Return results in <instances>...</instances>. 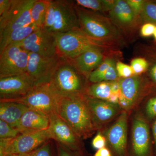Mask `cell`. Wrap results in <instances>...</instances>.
<instances>
[{
  "label": "cell",
  "instance_id": "cell-5",
  "mask_svg": "<svg viewBox=\"0 0 156 156\" xmlns=\"http://www.w3.org/2000/svg\"><path fill=\"white\" fill-rule=\"evenodd\" d=\"M79 73L70 60L62 56L49 83L61 98L83 95V85Z\"/></svg>",
  "mask_w": 156,
  "mask_h": 156
},
{
  "label": "cell",
  "instance_id": "cell-28",
  "mask_svg": "<svg viewBox=\"0 0 156 156\" xmlns=\"http://www.w3.org/2000/svg\"><path fill=\"white\" fill-rule=\"evenodd\" d=\"M20 134L17 129L12 128L8 123L0 120V139H12Z\"/></svg>",
  "mask_w": 156,
  "mask_h": 156
},
{
  "label": "cell",
  "instance_id": "cell-27",
  "mask_svg": "<svg viewBox=\"0 0 156 156\" xmlns=\"http://www.w3.org/2000/svg\"><path fill=\"white\" fill-rule=\"evenodd\" d=\"M114 62H115L112 58L105 59L99 66L89 75L88 79L89 82L93 83H97L99 78L106 72L110 66Z\"/></svg>",
  "mask_w": 156,
  "mask_h": 156
},
{
  "label": "cell",
  "instance_id": "cell-19",
  "mask_svg": "<svg viewBox=\"0 0 156 156\" xmlns=\"http://www.w3.org/2000/svg\"><path fill=\"white\" fill-rule=\"evenodd\" d=\"M85 94L117 104L119 103L120 96L119 83L116 81L94 83L87 88Z\"/></svg>",
  "mask_w": 156,
  "mask_h": 156
},
{
  "label": "cell",
  "instance_id": "cell-36",
  "mask_svg": "<svg viewBox=\"0 0 156 156\" xmlns=\"http://www.w3.org/2000/svg\"><path fill=\"white\" fill-rule=\"evenodd\" d=\"M57 156H76V151L69 149L58 143L56 144Z\"/></svg>",
  "mask_w": 156,
  "mask_h": 156
},
{
  "label": "cell",
  "instance_id": "cell-41",
  "mask_svg": "<svg viewBox=\"0 0 156 156\" xmlns=\"http://www.w3.org/2000/svg\"><path fill=\"white\" fill-rule=\"evenodd\" d=\"M152 130L156 148V120L154 123L153 125Z\"/></svg>",
  "mask_w": 156,
  "mask_h": 156
},
{
  "label": "cell",
  "instance_id": "cell-12",
  "mask_svg": "<svg viewBox=\"0 0 156 156\" xmlns=\"http://www.w3.org/2000/svg\"><path fill=\"white\" fill-rule=\"evenodd\" d=\"M35 86V82L27 73L0 78V101L22 97Z\"/></svg>",
  "mask_w": 156,
  "mask_h": 156
},
{
  "label": "cell",
  "instance_id": "cell-25",
  "mask_svg": "<svg viewBox=\"0 0 156 156\" xmlns=\"http://www.w3.org/2000/svg\"><path fill=\"white\" fill-rule=\"evenodd\" d=\"M76 5L94 12L109 11L105 0H77Z\"/></svg>",
  "mask_w": 156,
  "mask_h": 156
},
{
  "label": "cell",
  "instance_id": "cell-39",
  "mask_svg": "<svg viewBox=\"0 0 156 156\" xmlns=\"http://www.w3.org/2000/svg\"><path fill=\"white\" fill-rule=\"evenodd\" d=\"M150 74L152 79L156 83V63L151 69Z\"/></svg>",
  "mask_w": 156,
  "mask_h": 156
},
{
  "label": "cell",
  "instance_id": "cell-7",
  "mask_svg": "<svg viewBox=\"0 0 156 156\" xmlns=\"http://www.w3.org/2000/svg\"><path fill=\"white\" fill-rule=\"evenodd\" d=\"M50 140L51 137L48 129L20 134L12 139H0V156L32 152Z\"/></svg>",
  "mask_w": 156,
  "mask_h": 156
},
{
  "label": "cell",
  "instance_id": "cell-22",
  "mask_svg": "<svg viewBox=\"0 0 156 156\" xmlns=\"http://www.w3.org/2000/svg\"><path fill=\"white\" fill-rule=\"evenodd\" d=\"M29 108L23 104L10 101H0V120L16 128L23 115Z\"/></svg>",
  "mask_w": 156,
  "mask_h": 156
},
{
  "label": "cell",
  "instance_id": "cell-40",
  "mask_svg": "<svg viewBox=\"0 0 156 156\" xmlns=\"http://www.w3.org/2000/svg\"><path fill=\"white\" fill-rule=\"evenodd\" d=\"M35 151L29 153L11 154L5 156H34Z\"/></svg>",
  "mask_w": 156,
  "mask_h": 156
},
{
  "label": "cell",
  "instance_id": "cell-26",
  "mask_svg": "<svg viewBox=\"0 0 156 156\" xmlns=\"http://www.w3.org/2000/svg\"><path fill=\"white\" fill-rule=\"evenodd\" d=\"M144 21L156 25V4L145 1L140 14Z\"/></svg>",
  "mask_w": 156,
  "mask_h": 156
},
{
  "label": "cell",
  "instance_id": "cell-13",
  "mask_svg": "<svg viewBox=\"0 0 156 156\" xmlns=\"http://www.w3.org/2000/svg\"><path fill=\"white\" fill-rule=\"evenodd\" d=\"M49 117L48 130L51 139L70 150L77 151L80 149L79 137L72 128L57 114H53Z\"/></svg>",
  "mask_w": 156,
  "mask_h": 156
},
{
  "label": "cell",
  "instance_id": "cell-16",
  "mask_svg": "<svg viewBox=\"0 0 156 156\" xmlns=\"http://www.w3.org/2000/svg\"><path fill=\"white\" fill-rule=\"evenodd\" d=\"M132 146L135 156H147L150 148V133L147 123L142 118L134 119L132 128Z\"/></svg>",
  "mask_w": 156,
  "mask_h": 156
},
{
  "label": "cell",
  "instance_id": "cell-24",
  "mask_svg": "<svg viewBox=\"0 0 156 156\" xmlns=\"http://www.w3.org/2000/svg\"><path fill=\"white\" fill-rule=\"evenodd\" d=\"M49 0H35L30 11L32 22L39 27H43Z\"/></svg>",
  "mask_w": 156,
  "mask_h": 156
},
{
  "label": "cell",
  "instance_id": "cell-9",
  "mask_svg": "<svg viewBox=\"0 0 156 156\" xmlns=\"http://www.w3.org/2000/svg\"><path fill=\"white\" fill-rule=\"evenodd\" d=\"M29 53L18 43L8 46L0 53V78L27 73Z\"/></svg>",
  "mask_w": 156,
  "mask_h": 156
},
{
  "label": "cell",
  "instance_id": "cell-35",
  "mask_svg": "<svg viewBox=\"0 0 156 156\" xmlns=\"http://www.w3.org/2000/svg\"><path fill=\"white\" fill-rule=\"evenodd\" d=\"M146 112L150 118L156 116V97L152 98L148 101L146 106Z\"/></svg>",
  "mask_w": 156,
  "mask_h": 156
},
{
  "label": "cell",
  "instance_id": "cell-34",
  "mask_svg": "<svg viewBox=\"0 0 156 156\" xmlns=\"http://www.w3.org/2000/svg\"><path fill=\"white\" fill-rule=\"evenodd\" d=\"M105 145L106 140L105 137L100 133H98L92 140V146L98 150L105 147Z\"/></svg>",
  "mask_w": 156,
  "mask_h": 156
},
{
  "label": "cell",
  "instance_id": "cell-31",
  "mask_svg": "<svg viewBox=\"0 0 156 156\" xmlns=\"http://www.w3.org/2000/svg\"><path fill=\"white\" fill-rule=\"evenodd\" d=\"M118 76L122 78H127L134 76L133 70L130 66L121 62H118L116 64Z\"/></svg>",
  "mask_w": 156,
  "mask_h": 156
},
{
  "label": "cell",
  "instance_id": "cell-21",
  "mask_svg": "<svg viewBox=\"0 0 156 156\" xmlns=\"http://www.w3.org/2000/svg\"><path fill=\"white\" fill-rule=\"evenodd\" d=\"M103 50L94 49L88 50L73 59H69L79 72L87 75V77L97 68L104 59Z\"/></svg>",
  "mask_w": 156,
  "mask_h": 156
},
{
  "label": "cell",
  "instance_id": "cell-33",
  "mask_svg": "<svg viewBox=\"0 0 156 156\" xmlns=\"http://www.w3.org/2000/svg\"><path fill=\"white\" fill-rule=\"evenodd\" d=\"M156 25L147 23L144 24L140 29V34L143 37H149L153 36L154 32Z\"/></svg>",
  "mask_w": 156,
  "mask_h": 156
},
{
  "label": "cell",
  "instance_id": "cell-3",
  "mask_svg": "<svg viewBox=\"0 0 156 156\" xmlns=\"http://www.w3.org/2000/svg\"><path fill=\"white\" fill-rule=\"evenodd\" d=\"M43 27L53 34L63 33L80 29L73 3L66 0H49Z\"/></svg>",
  "mask_w": 156,
  "mask_h": 156
},
{
  "label": "cell",
  "instance_id": "cell-20",
  "mask_svg": "<svg viewBox=\"0 0 156 156\" xmlns=\"http://www.w3.org/2000/svg\"><path fill=\"white\" fill-rule=\"evenodd\" d=\"M109 14L113 23L122 28H129L133 26L137 19V15L126 1L123 0H115Z\"/></svg>",
  "mask_w": 156,
  "mask_h": 156
},
{
  "label": "cell",
  "instance_id": "cell-30",
  "mask_svg": "<svg viewBox=\"0 0 156 156\" xmlns=\"http://www.w3.org/2000/svg\"><path fill=\"white\" fill-rule=\"evenodd\" d=\"M130 66L134 76H137L144 73L147 69L148 63L145 58H136L132 60Z\"/></svg>",
  "mask_w": 156,
  "mask_h": 156
},
{
  "label": "cell",
  "instance_id": "cell-11",
  "mask_svg": "<svg viewBox=\"0 0 156 156\" xmlns=\"http://www.w3.org/2000/svg\"><path fill=\"white\" fill-rule=\"evenodd\" d=\"M62 58L60 55L45 57L29 53L27 73L35 81L36 86L49 83Z\"/></svg>",
  "mask_w": 156,
  "mask_h": 156
},
{
  "label": "cell",
  "instance_id": "cell-1",
  "mask_svg": "<svg viewBox=\"0 0 156 156\" xmlns=\"http://www.w3.org/2000/svg\"><path fill=\"white\" fill-rule=\"evenodd\" d=\"M83 95L61 98L56 114L80 138H85L92 135L95 126Z\"/></svg>",
  "mask_w": 156,
  "mask_h": 156
},
{
  "label": "cell",
  "instance_id": "cell-18",
  "mask_svg": "<svg viewBox=\"0 0 156 156\" xmlns=\"http://www.w3.org/2000/svg\"><path fill=\"white\" fill-rule=\"evenodd\" d=\"M120 87L119 104L126 110L133 106L141 89V78L133 76L127 78H122L119 81Z\"/></svg>",
  "mask_w": 156,
  "mask_h": 156
},
{
  "label": "cell",
  "instance_id": "cell-8",
  "mask_svg": "<svg viewBox=\"0 0 156 156\" xmlns=\"http://www.w3.org/2000/svg\"><path fill=\"white\" fill-rule=\"evenodd\" d=\"M35 0H12L9 9L0 16V38L10 32L32 24L31 9Z\"/></svg>",
  "mask_w": 156,
  "mask_h": 156
},
{
  "label": "cell",
  "instance_id": "cell-15",
  "mask_svg": "<svg viewBox=\"0 0 156 156\" xmlns=\"http://www.w3.org/2000/svg\"><path fill=\"white\" fill-rule=\"evenodd\" d=\"M49 126V116L29 108L23 115L17 129L21 134H25L47 130Z\"/></svg>",
  "mask_w": 156,
  "mask_h": 156
},
{
  "label": "cell",
  "instance_id": "cell-32",
  "mask_svg": "<svg viewBox=\"0 0 156 156\" xmlns=\"http://www.w3.org/2000/svg\"><path fill=\"white\" fill-rule=\"evenodd\" d=\"M126 2L131 7L136 15H140L142 12L145 1L143 0H126Z\"/></svg>",
  "mask_w": 156,
  "mask_h": 156
},
{
  "label": "cell",
  "instance_id": "cell-10",
  "mask_svg": "<svg viewBox=\"0 0 156 156\" xmlns=\"http://www.w3.org/2000/svg\"><path fill=\"white\" fill-rule=\"evenodd\" d=\"M18 43L29 53L45 57L60 55L55 36L43 27H39L23 41Z\"/></svg>",
  "mask_w": 156,
  "mask_h": 156
},
{
  "label": "cell",
  "instance_id": "cell-23",
  "mask_svg": "<svg viewBox=\"0 0 156 156\" xmlns=\"http://www.w3.org/2000/svg\"><path fill=\"white\" fill-rule=\"evenodd\" d=\"M39 28L32 23L10 32L5 36L0 38V53L9 45L23 41Z\"/></svg>",
  "mask_w": 156,
  "mask_h": 156
},
{
  "label": "cell",
  "instance_id": "cell-38",
  "mask_svg": "<svg viewBox=\"0 0 156 156\" xmlns=\"http://www.w3.org/2000/svg\"><path fill=\"white\" fill-rule=\"evenodd\" d=\"M94 156H112V155L108 149L105 147L98 150Z\"/></svg>",
  "mask_w": 156,
  "mask_h": 156
},
{
  "label": "cell",
  "instance_id": "cell-29",
  "mask_svg": "<svg viewBox=\"0 0 156 156\" xmlns=\"http://www.w3.org/2000/svg\"><path fill=\"white\" fill-rule=\"evenodd\" d=\"M34 156H57L56 146L54 148L52 142L50 140H48L37 149Z\"/></svg>",
  "mask_w": 156,
  "mask_h": 156
},
{
  "label": "cell",
  "instance_id": "cell-6",
  "mask_svg": "<svg viewBox=\"0 0 156 156\" xmlns=\"http://www.w3.org/2000/svg\"><path fill=\"white\" fill-rule=\"evenodd\" d=\"M61 98L57 94L50 83L35 86L24 96L15 99L0 101L23 104L33 109L50 116L56 114Z\"/></svg>",
  "mask_w": 156,
  "mask_h": 156
},
{
  "label": "cell",
  "instance_id": "cell-14",
  "mask_svg": "<svg viewBox=\"0 0 156 156\" xmlns=\"http://www.w3.org/2000/svg\"><path fill=\"white\" fill-rule=\"evenodd\" d=\"M127 130V115L126 112L124 111L107 132L109 143L118 156L125 155Z\"/></svg>",
  "mask_w": 156,
  "mask_h": 156
},
{
  "label": "cell",
  "instance_id": "cell-4",
  "mask_svg": "<svg viewBox=\"0 0 156 156\" xmlns=\"http://www.w3.org/2000/svg\"><path fill=\"white\" fill-rule=\"evenodd\" d=\"M56 38L59 54L68 59H73L88 50H104L109 48L108 44L98 41L89 37L80 29L57 34Z\"/></svg>",
  "mask_w": 156,
  "mask_h": 156
},
{
  "label": "cell",
  "instance_id": "cell-37",
  "mask_svg": "<svg viewBox=\"0 0 156 156\" xmlns=\"http://www.w3.org/2000/svg\"><path fill=\"white\" fill-rule=\"evenodd\" d=\"M12 2V0H0V16L9 9Z\"/></svg>",
  "mask_w": 156,
  "mask_h": 156
},
{
  "label": "cell",
  "instance_id": "cell-17",
  "mask_svg": "<svg viewBox=\"0 0 156 156\" xmlns=\"http://www.w3.org/2000/svg\"><path fill=\"white\" fill-rule=\"evenodd\" d=\"M83 98L87 103L95 126V123L105 122L117 114L118 108L115 104L94 98L86 94Z\"/></svg>",
  "mask_w": 156,
  "mask_h": 156
},
{
  "label": "cell",
  "instance_id": "cell-2",
  "mask_svg": "<svg viewBox=\"0 0 156 156\" xmlns=\"http://www.w3.org/2000/svg\"><path fill=\"white\" fill-rule=\"evenodd\" d=\"M80 29L93 40L105 44L119 40L121 35L116 26L96 12L75 5Z\"/></svg>",
  "mask_w": 156,
  "mask_h": 156
},
{
  "label": "cell",
  "instance_id": "cell-42",
  "mask_svg": "<svg viewBox=\"0 0 156 156\" xmlns=\"http://www.w3.org/2000/svg\"><path fill=\"white\" fill-rule=\"evenodd\" d=\"M153 36L155 40L156 41V27L155 29L154 32Z\"/></svg>",
  "mask_w": 156,
  "mask_h": 156
}]
</instances>
